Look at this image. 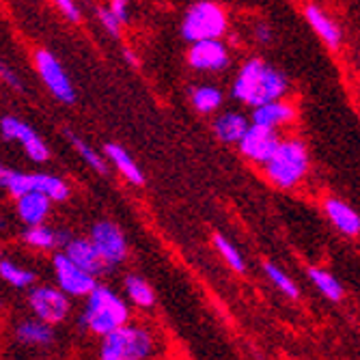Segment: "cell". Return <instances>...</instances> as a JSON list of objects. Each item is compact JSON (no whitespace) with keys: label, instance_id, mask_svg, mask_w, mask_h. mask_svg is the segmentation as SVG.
I'll return each mask as SVG.
<instances>
[{"label":"cell","instance_id":"cell-1","mask_svg":"<svg viewBox=\"0 0 360 360\" xmlns=\"http://www.w3.org/2000/svg\"><path fill=\"white\" fill-rule=\"evenodd\" d=\"M289 78L268 60L252 56L246 58L231 82V97L238 104L248 108L261 106L266 102L283 100L289 95Z\"/></svg>","mask_w":360,"mask_h":360},{"label":"cell","instance_id":"cell-2","mask_svg":"<svg viewBox=\"0 0 360 360\" xmlns=\"http://www.w3.org/2000/svg\"><path fill=\"white\" fill-rule=\"evenodd\" d=\"M82 300H84V304H82L80 315H78L80 328H84L86 333L100 337V339L104 335L117 330L119 326L132 321L129 304L119 296L112 287L97 283L91 289L89 296H84Z\"/></svg>","mask_w":360,"mask_h":360},{"label":"cell","instance_id":"cell-3","mask_svg":"<svg viewBox=\"0 0 360 360\" xmlns=\"http://www.w3.org/2000/svg\"><path fill=\"white\" fill-rule=\"evenodd\" d=\"M160 352L155 330L145 323L127 321L102 337L100 360H153Z\"/></svg>","mask_w":360,"mask_h":360},{"label":"cell","instance_id":"cell-4","mask_svg":"<svg viewBox=\"0 0 360 360\" xmlns=\"http://www.w3.org/2000/svg\"><path fill=\"white\" fill-rule=\"evenodd\" d=\"M261 169H264L266 179L274 188L278 190L298 188L311 171V155L304 141L296 136L281 139L276 151Z\"/></svg>","mask_w":360,"mask_h":360},{"label":"cell","instance_id":"cell-5","mask_svg":"<svg viewBox=\"0 0 360 360\" xmlns=\"http://www.w3.org/2000/svg\"><path fill=\"white\" fill-rule=\"evenodd\" d=\"M226 30L229 15L214 0H199V3L190 5L179 26L181 37L188 44L203 39H222Z\"/></svg>","mask_w":360,"mask_h":360},{"label":"cell","instance_id":"cell-6","mask_svg":"<svg viewBox=\"0 0 360 360\" xmlns=\"http://www.w3.org/2000/svg\"><path fill=\"white\" fill-rule=\"evenodd\" d=\"M26 296V304L32 313V317H37L50 326H60L63 321H68L72 315V298L68 293H63L56 285H39L35 283Z\"/></svg>","mask_w":360,"mask_h":360},{"label":"cell","instance_id":"cell-7","mask_svg":"<svg viewBox=\"0 0 360 360\" xmlns=\"http://www.w3.org/2000/svg\"><path fill=\"white\" fill-rule=\"evenodd\" d=\"M32 63H35L39 78L44 80V84L48 86L54 100L65 106H72L76 102V89L68 72H65L63 63L56 58V54H52L46 48H37L35 54H32Z\"/></svg>","mask_w":360,"mask_h":360},{"label":"cell","instance_id":"cell-8","mask_svg":"<svg viewBox=\"0 0 360 360\" xmlns=\"http://www.w3.org/2000/svg\"><path fill=\"white\" fill-rule=\"evenodd\" d=\"M0 136L7 143H15L26 153V158L30 162H35V165H46L50 160L48 143L20 117L13 115L0 117Z\"/></svg>","mask_w":360,"mask_h":360},{"label":"cell","instance_id":"cell-9","mask_svg":"<svg viewBox=\"0 0 360 360\" xmlns=\"http://www.w3.org/2000/svg\"><path fill=\"white\" fill-rule=\"evenodd\" d=\"M86 238L93 244V248L97 250V255H100V259L104 261L108 272L119 268L127 259V252H129L127 240L112 220H97L91 226Z\"/></svg>","mask_w":360,"mask_h":360},{"label":"cell","instance_id":"cell-10","mask_svg":"<svg viewBox=\"0 0 360 360\" xmlns=\"http://www.w3.org/2000/svg\"><path fill=\"white\" fill-rule=\"evenodd\" d=\"M52 274H54V285L74 300H82L97 285V276L76 266L63 250H54L52 255Z\"/></svg>","mask_w":360,"mask_h":360},{"label":"cell","instance_id":"cell-11","mask_svg":"<svg viewBox=\"0 0 360 360\" xmlns=\"http://www.w3.org/2000/svg\"><path fill=\"white\" fill-rule=\"evenodd\" d=\"M186 58L190 68L199 74H222L231 68V52L222 39L192 41Z\"/></svg>","mask_w":360,"mask_h":360},{"label":"cell","instance_id":"cell-12","mask_svg":"<svg viewBox=\"0 0 360 360\" xmlns=\"http://www.w3.org/2000/svg\"><path fill=\"white\" fill-rule=\"evenodd\" d=\"M281 139L283 136L276 132V129L250 123L248 129L244 132V136L238 141V149L248 162H252V165H257V167H264L266 162L272 158V153L276 151Z\"/></svg>","mask_w":360,"mask_h":360},{"label":"cell","instance_id":"cell-13","mask_svg":"<svg viewBox=\"0 0 360 360\" xmlns=\"http://www.w3.org/2000/svg\"><path fill=\"white\" fill-rule=\"evenodd\" d=\"M11 337L13 343L24 349H50L56 343V326L37 317H24L13 323Z\"/></svg>","mask_w":360,"mask_h":360},{"label":"cell","instance_id":"cell-14","mask_svg":"<svg viewBox=\"0 0 360 360\" xmlns=\"http://www.w3.org/2000/svg\"><path fill=\"white\" fill-rule=\"evenodd\" d=\"M298 117V110L293 106V102H289L287 97L283 100H274V102H266L261 106L250 108V123L261 125V127H270L281 132L283 127H289Z\"/></svg>","mask_w":360,"mask_h":360},{"label":"cell","instance_id":"cell-15","mask_svg":"<svg viewBox=\"0 0 360 360\" xmlns=\"http://www.w3.org/2000/svg\"><path fill=\"white\" fill-rule=\"evenodd\" d=\"M20 238H22V244L30 250L54 252L65 246V242L72 238V233L65 231V229H54L48 222H41L35 226H26Z\"/></svg>","mask_w":360,"mask_h":360},{"label":"cell","instance_id":"cell-16","mask_svg":"<svg viewBox=\"0 0 360 360\" xmlns=\"http://www.w3.org/2000/svg\"><path fill=\"white\" fill-rule=\"evenodd\" d=\"M304 20L313 28L315 35L323 41L328 50H339L343 44V30L341 26L333 20L330 13H326L317 3H309L304 7Z\"/></svg>","mask_w":360,"mask_h":360},{"label":"cell","instance_id":"cell-17","mask_svg":"<svg viewBox=\"0 0 360 360\" xmlns=\"http://www.w3.org/2000/svg\"><path fill=\"white\" fill-rule=\"evenodd\" d=\"M323 214L341 236L358 238V233H360V216L349 203H345L343 199H339V196H326V199H323Z\"/></svg>","mask_w":360,"mask_h":360},{"label":"cell","instance_id":"cell-18","mask_svg":"<svg viewBox=\"0 0 360 360\" xmlns=\"http://www.w3.org/2000/svg\"><path fill=\"white\" fill-rule=\"evenodd\" d=\"M15 214L24 226L48 222L52 214V201L41 192H24L15 196Z\"/></svg>","mask_w":360,"mask_h":360},{"label":"cell","instance_id":"cell-19","mask_svg":"<svg viewBox=\"0 0 360 360\" xmlns=\"http://www.w3.org/2000/svg\"><path fill=\"white\" fill-rule=\"evenodd\" d=\"M63 252L68 255L76 266H80L82 270L91 272L93 276H100V274L108 272L106 266H104V261L100 259V255H97V250L89 242V238H76V236H72L68 242H65Z\"/></svg>","mask_w":360,"mask_h":360},{"label":"cell","instance_id":"cell-20","mask_svg":"<svg viewBox=\"0 0 360 360\" xmlns=\"http://www.w3.org/2000/svg\"><path fill=\"white\" fill-rule=\"evenodd\" d=\"M248 125H250V119L244 112L224 110L212 121V132L224 145H238V141L244 136Z\"/></svg>","mask_w":360,"mask_h":360},{"label":"cell","instance_id":"cell-21","mask_svg":"<svg viewBox=\"0 0 360 360\" xmlns=\"http://www.w3.org/2000/svg\"><path fill=\"white\" fill-rule=\"evenodd\" d=\"M104 158L110 162V165L119 171V175L132 186H145V175L141 171V167L134 162V158L129 155V151L125 147H121L119 143H106L104 145Z\"/></svg>","mask_w":360,"mask_h":360},{"label":"cell","instance_id":"cell-22","mask_svg":"<svg viewBox=\"0 0 360 360\" xmlns=\"http://www.w3.org/2000/svg\"><path fill=\"white\" fill-rule=\"evenodd\" d=\"M188 97L192 108L199 115H216L224 104V91L214 82L192 84L188 89Z\"/></svg>","mask_w":360,"mask_h":360},{"label":"cell","instance_id":"cell-23","mask_svg":"<svg viewBox=\"0 0 360 360\" xmlns=\"http://www.w3.org/2000/svg\"><path fill=\"white\" fill-rule=\"evenodd\" d=\"M123 291L127 302L141 311H151L155 307V291L141 274H127L123 278Z\"/></svg>","mask_w":360,"mask_h":360},{"label":"cell","instance_id":"cell-24","mask_svg":"<svg viewBox=\"0 0 360 360\" xmlns=\"http://www.w3.org/2000/svg\"><path fill=\"white\" fill-rule=\"evenodd\" d=\"M0 281L18 291H26L37 283V272L18 264L15 259L3 257L0 259Z\"/></svg>","mask_w":360,"mask_h":360},{"label":"cell","instance_id":"cell-25","mask_svg":"<svg viewBox=\"0 0 360 360\" xmlns=\"http://www.w3.org/2000/svg\"><path fill=\"white\" fill-rule=\"evenodd\" d=\"M65 136H68L70 145L76 149V153L82 158V162L91 171H95L97 175H102V177L108 175V160L104 158V153H100L91 143H86L82 136L72 132V129H65Z\"/></svg>","mask_w":360,"mask_h":360},{"label":"cell","instance_id":"cell-26","mask_svg":"<svg viewBox=\"0 0 360 360\" xmlns=\"http://www.w3.org/2000/svg\"><path fill=\"white\" fill-rule=\"evenodd\" d=\"M309 281L315 285V289L321 293L326 300L330 302H341L345 298V287L341 285V281L323 268H309Z\"/></svg>","mask_w":360,"mask_h":360},{"label":"cell","instance_id":"cell-27","mask_svg":"<svg viewBox=\"0 0 360 360\" xmlns=\"http://www.w3.org/2000/svg\"><path fill=\"white\" fill-rule=\"evenodd\" d=\"M264 274L268 276V281L283 293V296H287L289 300H298L300 298V289L298 285L293 283V278L276 264H272V261H266L264 264Z\"/></svg>","mask_w":360,"mask_h":360},{"label":"cell","instance_id":"cell-28","mask_svg":"<svg viewBox=\"0 0 360 360\" xmlns=\"http://www.w3.org/2000/svg\"><path fill=\"white\" fill-rule=\"evenodd\" d=\"M212 242H214V248L218 250V255L222 257V261L229 268H231L233 272H238V274L246 272V261H244L242 252L236 248V244L231 240L224 238L222 233H214Z\"/></svg>","mask_w":360,"mask_h":360},{"label":"cell","instance_id":"cell-29","mask_svg":"<svg viewBox=\"0 0 360 360\" xmlns=\"http://www.w3.org/2000/svg\"><path fill=\"white\" fill-rule=\"evenodd\" d=\"M95 15H97V22L102 24V28L108 32L110 37H115V39H119L121 37V24L117 22V18L108 11V7H97L95 9Z\"/></svg>","mask_w":360,"mask_h":360},{"label":"cell","instance_id":"cell-30","mask_svg":"<svg viewBox=\"0 0 360 360\" xmlns=\"http://www.w3.org/2000/svg\"><path fill=\"white\" fill-rule=\"evenodd\" d=\"M0 82H3L7 89L15 91V93H22L24 91V80L20 78V74L11 68L7 63H0Z\"/></svg>","mask_w":360,"mask_h":360},{"label":"cell","instance_id":"cell-31","mask_svg":"<svg viewBox=\"0 0 360 360\" xmlns=\"http://www.w3.org/2000/svg\"><path fill=\"white\" fill-rule=\"evenodd\" d=\"M108 11L117 18V22L123 26L132 20V0H110Z\"/></svg>","mask_w":360,"mask_h":360},{"label":"cell","instance_id":"cell-32","mask_svg":"<svg viewBox=\"0 0 360 360\" xmlns=\"http://www.w3.org/2000/svg\"><path fill=\"white\" fill-rule=\"evenodd\" d=\"M252 37H255V41L257 44H261V46H268V44H272V37H274V32H272V28H270V24L268 22H257L255 26H252Z\"/></svg>","mask_w":360,"mask_h":360},{"label":"cell","instance_id":"cell-33","mask_svg":"<svg viewBox=\"0 0 360 360\" xmlns=\"http://www.w3.org/2000/svg\"><path fill=\"white\" fill-rule=\"evenodd\" d=\"M52 3L63 11V15L70 22H80L82 13H80V7L76 5V0H52Z\"/></svg>","mask_w":360,"mask_h":360},{"label":"cell","instance_id":"cell-34","mask_svg":"<svg viewBox=\"0 0 360 360\" xmlns=\"http://www.w3.org/2000/svg\"><path fill=\"white\" fill-rule=\"evenodd\" d=\"M123 58H125V63L129 65V68H139V65H141L139 56L134 54V50H129V48H123Z\"/></svg>","mask_w":360,"mask_h":360},{"label":"cell","instance_id":"cell-35","mask_svg":"<svg viewBox=\"0 0 360 360\" xmlns=\"http://www.w3.org/2000/svg\"><path fill=\"white\" fill-rule=\"evenodd\" d=\"M0 315H3V298H0Z\"/></svg>","mask_w":360,"mask_h":360},{"label":"cell","instance_id":"cell-36","mask_svg":"<svg viewBox=\"0 0 360 360\" xmlns=\"http://www.w3.org/2000/svg\"><path fill=\"white\" fill-rule=\"evenodd\" d=\"M5 257V252H3V246H0V259H3Z\"/></svg>","mask_w":360,"mask_h":360}]
</instances>
